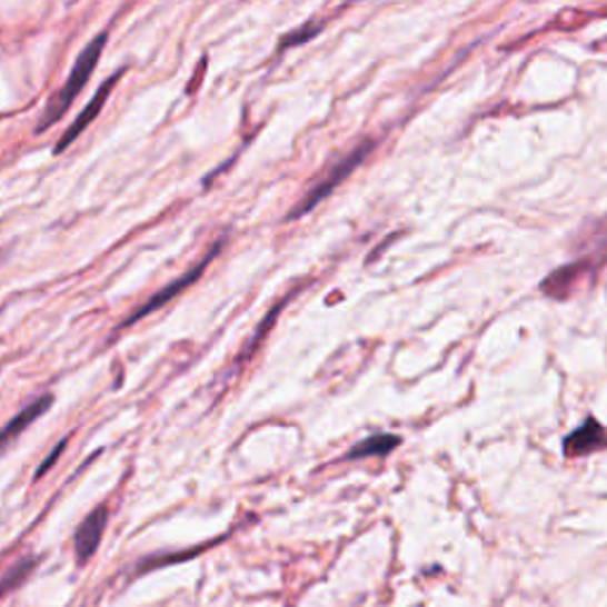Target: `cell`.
<instances>
[{
	"label": "cell",
	"mask_w": 607,
	"mask_h": 607,
	"mask_svg": "<svg viewBox=\"0 0 607 607\" xmlns=\"http://www.w3.org/2000/svg\"><path fill=\"white\" fill-rule=\"evenodd\" d=\"M324 27H326L324 22H307L304 27H299L297 31L285 33V36H282V41H280V50L290 48V46H301V43L311 41L314 36H318L320 31H324Z\"/></svg>",
	"instance_id": "8fae6325"
},
{
	"label": "cell",
	"mask_w": 607,
	"mask_h": 607,
	"mask_svg": "<svg viewBox=\"0 0 607 607\" xmlns=\"http://www.w3.org/2000/svg\"><path fill=\"white\" fill-rule=\"evenodd\" d=\"M0 259H3V252H0Z\"/></svg>",
	"instance_id": "4fadbf2b"
},
{
	"label": "cell",
	"mask_w": 607,
	"mask_h": 607,
	"mask_svg": "<svg viewBox=\"0 0 607 607\" xmlns=\"http://www.w3.org/2000/svg\"><path fill=\"white\" fill-rule=\"evenodd\" d=\"M52 401H56V397H52V395L36 397L29 406H24V408L20 410V414H17V416L3 427V430H0V456H3V454L10 449V446H12L17 439H20L36 420H39L43 414H48L50 406H52Z\"/></svg>",
	"instance_id": "52a82bcc"
},
{
	"label": "cell",
	"mask_w": 607,
	"mask_h": 607,
	"mask_svg": "<svg viewBox=\"0 0 607 607\" xmlns=\"http://www.w3.org/2000/svg\"><path fill=\"white\" fill-rule=\"evenodd\" d=\"M600 269V261L591 259V257H586L581 261H575V263H569L565 266V269H558V271H553L544 282H541V290L553 297V299H567V297H573L577 292L579 285L586 280V278H591L596 271Z\"/></svg>",
	"instance_id": "277c9868"
},
{
	"label": "cell",
	"mask_w": 607,
	"mask_h": 607,
	"mask_svg": "<svg viewBox=\"0 0 607 607\" xmlns=\"http://www.w3.org/2000/svg\"><path fill=\"white\" fill-rule=\"evenodd\" d=\"M33 565H36L33 558H27V560H20L17 565H12V567L8 569V573H6V577L0 579V596L8 594V591H12L14 586H20V584L29 577V573L33 569Z\"/></svg>",
	"instance_id": "30bf717a"
},
{
	"label": "cell",
	"mask_w": 607,
	"mask_h": 607,
	"mask_svg": "<svg viewBox=\"0 0 607 607\" xmlns=\"http://www.w3.org/2000/svg\"><path fill=\"white\" fill-rule=\"evenodd\" d=\"M107 520H110V508L98 506L91 513L83 517V523L74 531V553L79 565H86L93 558V553L98 550L102 534L107 529Z\"/></svg>",
	"instance_id": "8992f818"
},
{
	"label": "cell",
	"mask_w": 607,
	"mask_h": 607,
	"mask_svg": "<svg viewBox=\"0 0 607 607\" xmlns=\"http://www.w3.org/2000/svg\"><path fill=\"white\" fill-rule=\"evenodd\" d=\"M372 146H375V142L372 140H366V142H361V146L359 148H356V150H351L347 157H342V159H339V162L324 176V178H320V181L307 192V198H304L299 205H297V209H292V213H290V219H297V217H304V213H307V211H311L320 200H326L328 198V195L339 186V183H342V181H347V178L354 173V169L356 167H359L361 162H364V159L370 155V150H372Z\"/></svg>",
	"instance_id": "7a4b0ae2"
},
{
	"label": "cell",
	"mask_w": 607,
	"mask_h": 607,
	"mask_svg": "<svg viewBox=\"0 0 607 607\" xmlns=\"http://www.w3.org/2000/svg\"><path fill=\"white\" fill-rule=\"evenodd\" d=\"M107 36H110V31L98 33L96 39L79 52V58H77L74 67H71L64 86L60 88V91H56L50 96L46 110H43L39 123H36V129H33L36 136L46 133L52 127V123H58L67 115L71 102H74L77 96L83 91V86L88 83V79L93 77V71H96V67L100 62V56H102V50L107 46Z\"/></svg>",
	"instance_id": "6da1fadb"
},
{
	"label": "cell",
	"mask_w": 607,
	"mask_h": 607,
	"mask_svg": "<svg viewBox=\"0 0 607 607\" xmlns=\"http://www.w3.org/2000/svg\"><path fill=\"white\" fill-rule=\"evenodd\" d=\"M221 247H223V238H221V240H217V242H213V245H211V249H209V252L205 255V259H202V261H198V263H195L188 273H183L181 278H176L173 282H169L167 288H162V290H159L157 295H152V297H150L146 304H142V307H140L138 311H133V314H131L127 320H123V324L117 328V332H119V330H127V328H131V326H136L140 318L150 316L152 311H159V309H162L165 304H169L173 297H178V295H181V292H186L192 282H198V278H200V276L207 271V266H209L213 259H217V257L221 255Z\"/></svg>",
	"instance_id": "3957f363"
},
{
	"label": "cell",
	"mask_w": 607,
	"mask_h": 607,
	"mask_svg": "<svg viewBox=\"0 0 607 607\" xmlns=\"http://www.w3.org/2000/svg\"><path fill=\"white\" fill-rule=\"evenodd\" d=\"M67 441H69V439L64 437V439L60 441V446H56V449H52V451H50V456H48V458L43 460V466H41L39 470H36V479H41V477H43V475H46V472H48V470L52 468V462H56V460L60 458V454L64 451V446H67Z\"/></svg>",
	"instance_id": "7c38bea8"
},
{
	"label": "cell",
	"mask_w": 607,
	"mask_h": 607,
	"mask_svg": "<svg viewBox=\"0 0 607 607\" xmlns=\"http://www.w3.org/2000/svg\"><path fill=\"white\" fill-rule=\"evenodd\" d=\"M607 446V432L605 427L596 418H586V422L565 439V456L567 458H581L594 454Z\"/></svg>",
	"instance_id": "ba28073f"
},
{
	"label": "cell",
	"mask_w": 607,
	"mask_h": 607,
	"mask_svg": "<svg viewBox=\"0 0 607 607\" xmlns=\"http://www.w3.org/2000/svg\"><path fill=\"white\" fill-rule=\"evenodd\" d=\"M401 444V437L397 435H372L364 441H359L354 446V449L347 451V460H361L368 456H387L389 451H395L397 446Z\"/></svg>",
	"instance_id": "9c48e42d"
},
{
	"label": "cell",
	"mask_w": 607,
	"mask_h": 607,
	"mask_svg": "<svg viewBox=\"0 0 607 607\" xmlns=\"http://www.w3.org/2000/svg\"><path fill=\"white\" fill-rule=\"evenodd\" d=\"M123 74H127V69H119L117 74H112L110 79H107V81L98 88V93L91 98V102H88V105L83 107L81 115H77V119L69 123V129H67V131L62 133V138L56 142V155H62V152L71 146V142H74V140L86 131L88 123H91V121L102 112V107L107 105V100H110L112 88L119 83V79H121Z\"/></svg>",
	"instance_id": "5b68a950"
}]
</instances>
